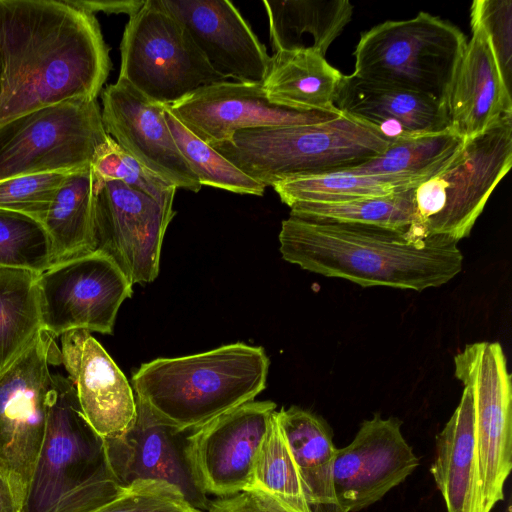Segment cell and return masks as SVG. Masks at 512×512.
<instances>
[{
  "instance_id": "cell-1",
  "label": "cell",
  "mask_w": 512,
  "mask_h": 512,
  "mask_svg": "<svg viewBox=\"0 0 512 512\" xmlns=\"http://www.w3.org/2000/svg\"><path fill=\"white\" fill-rule=\"evenodd\" d=\"M110 68L93 14L67 0H0V126L52 105L95 100Z\"/></svg>"
},
{
  "instance_id": "cell-2",
  "label": "cell",
  "mask_w": 512,
  "mask_h": 512,
  "mask_svg": "<svg viewBox=\"0 0 512 512\" xmlns=\"http://www.w3.org/2000/svg\"><path fill=\"white\" fill-rule=\"evenodd\" d=\"M279 243L287 262L362 287L421 292L449 282L463 267L455 240H413L406 232L363 224L289 216L282 221Z\"/></svg>"
},
{
  "instance_id": "cell-3",
  "label": "cell",
  "mask_w": 512,
  "mask_h": 512,
  "mask_svg": "<svg viewBox=\"0 0 512 512\" xmlns=\"http://www.w3.org/2000/svg\"><path fill=\"white\" fill-rule=\"evenodd\" d=\"M269 358L241 342L142 364L132 376L136 400L179 433L253 401L266 387Z\"/></svg>"
},
{
  "instance_id": "cell-4",
  "label": "cell",
  "mask_w": 512,
  "mask_h": 512,
  "mask_svg": "<svg viewBox=\"0 0 512 512\" xmlns=\"http://www.w3.org/2000/svg\"><path fill=\"white\" fill-rule=\"evenodd\" d=\"M122 489L68 378L52 376L43 442L22 512H93Z\"/></svg>"
},
{
  "instance_id": "cell-5",
  "label": "cell",
  "mask_w": 512,
  "mask_h": 512,
  "mask_svg": "<svg viewBox=\"0 0 512 512\" xmlns=\"http://www.w3.org/2000/svg\"><path fill=\"white\" fill-rule=\"evenodd\" d=\"M391 142L342 113L317 124L240 130L230 141L211 147L266 188L353 168L382 154Z\"/></svg>"
},
{
  "instance_id": "cell-6",
  "label": "cell",
  "mask_w": 512,
  "mask_h": 512,
  "mask_svg": "<svg viewBox=\"0 0 512 512\" xmlns=\"http://www.w3.org/2000/svg\"><path fill=\"white\" fill-rule=\"evenodd\" d=\"M512 166V118L464 140L435 174L414 189L413 240L469 236L491 193Z\"/></svg>"
},
{
  "instance_id": "cell-7",
  "label": "cell",
  "mask_w": 512,
  "mask_h": 512,
  "mask_svg": "<svg viewBox=\"0 0 512 512\" xmlns=\"http://www.w3.org/2000/svg\"><path fill=\"white\" fill-rule=\"evenodd\" d=\"M466 43L458 27L427 12L388 20L360 36L352 75L444 102Z\"/></svg>"
},
{
  "instance_id": "cell-8",
  "label": "cell",
  "mask_w": 512,
  "mask_h": 512,
  "mask_svg": "<svg viewBox=\"0 0 512 512\" xmlns=\"http://www.w3.org/2000/svg\"><path fill=\"white\" fill-rule=\"evenodd\" d=\"M119 77L149 100L169 106L197 89L225 81L185 28L162 6L146 0L124 29Z\"/></svg>"
},
{
  "instance_id": "cell-9",
  "label": "cell",
  "mask_w": 512,
  "mask_h": 512,
  "mask_svg": "<svg viewBox=\"0 0 512 512\" xmlns=\"http://www.w3.org/2000/svg\"><path fill=\"white\" fill-rule=\"evenodd\" d=\"M108 138L96 99L27 113L0 126V181L89 167Z\"/></svg>"
},
{
  "instance_id": "cell-10",
  "label": "cell",
  "mask_w": 512,
  "mask_h": 512,
  "mask_svg": "<svg viewBox=\"0 0 512 512\" xmlns=\"http://www.w3.org/2000/svg\"><path fill=\"white\" fill-rule=\"evenodd\" d=\"M132 283L101 250L53 263L37 276L41 325L54 338L71 330L112 334Z\"/></svg>"
},
{
  "instance_id": "cell-11",
  "label": "cell",
  "mask_w": 512,
  "mask_h": 512,
  "mask_svg": "<svg viewBox=\"0 0 512 512\" xmlns=\"http://www.w3.org/2000/svg\"><path fill=\"white\" fill-rule=\"evenodd\" d=\"M61 364L54 337L43 328L0 370V461L27 487L47 421L52 386L50 366Z\"/></svg>"
},
{
  "instance_id": "cell-12",
  "label": "cell",
  "mask_w": 512,
  "mask_h": 512,
  "mask_svg": "<svg viewBox=\"0 0 512 512\" xmlns=\"http://www.w3.org/2000/svg\"><path fill=\"white\" fill-rule=\"evenodd\" d=\"M455 376L474 397L475 443L484 512L504 499L512 468V384L498 342L467 345L454 357Z\"/></svg>"
},
{
  "instance_id": "cell-13",
  "label": "cell",
  "mask_w": 512,
  "mask_h": 512,
  "mask_svg": "<svg viewBox=\"0 0 512 512\" xmlns=\"http://www.w3.org/2000/svg\"><path fill=\"white\" fill-rule=\"evenodd\" d=\"M94 180L96 249L110 256L132 285L152 282L175 211L119 180L95 174Z\"/></svg>"
},
{
  "instance_id": "cell-14",
  "label": "cell",
  "mask_w": 512,
  "mask_h": 512,
  "mask_svg": "<svg viewBox=\"0 0 512 512\" xmlns=\"http://www.w3.org/2000/svg\"><path fill=\"white\" fill-rule=\"evenodd\" d=\"M276 404L250 401L188 431L183 454L196 488L227 497L249 488L258 449Z\"/></svg>"
},
{
  "instance_id": "cell-15",
  "label": "cell",
  "mask_w": 512,
  "mask_h": 512,
  "mask_svg": "<svg viewBox=\"0 0 512 512\" xmlns=\"http://www.w3.org/2000/svg\"><path fill=\"white\" fill-rule=\"evenodd\" d=\"M419 465L401 432V421L375 414L361 423L350 444L336 448L334 488L344 512H357L383 498Z\"/></svg>"
},
{
  "instance_id": "cell-16",
  "label": "cell",
  "mask_w": 512,
  "mask_h": 512,
  "mask_svg": "<svg viewBox=\"0 0 512 512\" xmlns=\"http://www.w3.org/2000/svg\"><path fill=\"white\" fill-rule=\"evenodd\" d=\"M166 108L210 146L230 141L240 130L317 124L342 114L281 107L268 100L262 84L228 80L203 86Z\"/></svg>"
},
{
  "instance_id": "cell-17",
  "label": "cell",
  "mask_w": 512,
  "mask_h": 512,
  "mask_svg": "<svg viewBox=\"0 0 512 512\" xmlns=\"http://www.w3.org/2000/svg\"><path fill=\"white\" fill-rule=\"evenodd\" d=\"M101 99L104 129L122 149L176 188L200 191L202 185L168 128L165 105L149 100L121 78L105 88Z\"/></svg>"
},
{
  "instance_id": "cell-18",
  "label": "cell",
  "mask_w": 512,
  "mask_h": 512,
  "mask_svg": "<svg viewBox=\"0 0 512 512\" xmlns=\"http://www.w3.org/2000/svg\"><path fill=\"white\" fill-rule=\"evenodd\" d=\"M185 28L211 68L224 79L262 84L270 56L227 0H160Z\"/></svg>"
},
{
  "instance_id": "cell-19",
  "label": "cell",
  "mask_w": 512,
  "mask_h": 512,
  "mask_svg": "<svg viewBox=\"0 0 512 512\" xmlns=\"http://www.w3.org/2000/svg\"><path fill=\"white\" fill-rule=\"evenodd\" d=\"M60 352L89 424L103 439L123 435L137 415L136 397L124 373L87 330L63 334Z\"/></svg>"
},
{
  "instance_id": "cell-20",
  "label": "cell",
  "mask_w": 512,
  "mask_h": 512,
  "mask_svg": "<svg viewBox=\"0 0 512 512\" xmlns=\"http://www.w3.org/2000/svg\"><path fill=\"white\" fill-rule=\"evenodd\" d=\"M133 425L121 436L105 438L108 467L120 486L136 480H162L177 486L196 508L211 503L194 485L183 454L186 432L157 421L139 401ZM188 432V431H187Z\"/></svg>"
},
{
  "instance_id": "cell-21",
  "label": "cell",
  "mask_w": 512,
  "mask_h": 512,
  "mask_svg": "<svg viewBox=\"0 0 512 512\" xmlns=\"http://www.w3.org/2000/svg\"><path fill=\"white\" fill-rule=\"evenodd\" d=\"M472 37L454 70L444 98L449 130L467 140L512 118V95L506 87L484 30L471 25Z\"/></svg>"
},
{
  "instance_id": "cell-22",
  "label": "cell",
  "mask_w": 512,
  "mask_h": 512,
  "mask_svg": "<svg viewBox=\"0 0 512 512\" xmlns=\"http://www.w3.org/2000/svg\"><path fill=\"white\" fill-rule=\"evenodd\" d=\"M334 106L392 141L449 130L442 100L364 81L352 74L342 76Z\"/></svg>"
},
{
  "instance_id": "cell-23",
  "label": "cell",
  "mask_w": 512,
  "mask_h": 512,
  "mask_svg": "<svg viewBox=\"0 0 512 512\" xmlns=\"http://www.w3.org/2000/svg\"><path fill=\"white\" fill-rule=\"evenodd\" d=\"M447 512H484L475 443V406L464 386L458 406L436 436L430 467Z\"/></svg>"
},
{
  "instance_id": "cell-24",
  "label": "cell",
  "mask_w": 512,
  "mask_h": 512,
  "mask_svg": "<svg viewBox=\"0 0 512 512\" xmlns=\"http://www.w3.org/2000/svg\"><path fill=\"white\" fill-rule=\"evenodd\" d=\"M277 417L296 462L310 512H344L334 488L336 447L330 426L321 416L298 406L282 408Z\"/></svg>"
},
{
  "instance_id": "cell-25",
  "label": "cell",
  "mask_w": 512,
  "mask_h": 512,
  "mask_svg": "<svg viewBox=\"0 0 512 512\" xmlns=\"http://www.w3.org/2000/svg\"><path fill=\"white\" fill-rule=\"evenodd\" d=\"M339 70L313 50L274 52L262 83L268 100L301 112H336Z\"/></svg>"
},
{
  "instance_id": "cell-26",
  "label": "cell",
  "mask_w": 512,
  "mask_h": 512,
  "mask_svg": "<svg viewBox=\"0 0 512 512\" xmlns=\"http://www.w3.org/2000/svg\"><path fill=\"white\" fill-rule=\"evenodd\" d=\"M274 52L308 49L325 54L351 21L348 0L263 1Z\"/></svg>"
},
{
  "instance_id": "cell-27",
  "label": "cell",
  "mask_w": 512,
  "mask_h": 512,
  "mask_svg": "<svg viewBox=\"0 0 512 512\" xmlns=\"http://www.w3.org/2000/svg\"><path fill=\"white\" fill-rule=\"evenodd\" d=\"M94 196L91 166L71 171L58 189L43 221L54 263L96 249Z\"/></svg>"
},
{
  "instance_id": "cell-28",
  "label": "cell",
  "mask_w": 512,
  "mask_h": 512,
  "mask_svg": "<svg viewBox=\"0 0 512 512\" xmlns=\"http://www.w3.org/2000/svg\"><path fill=\"white\" fill-rule=\"evenodd\" d=\"M463 143L464 140L450 130L397 139L379 156L347 170L419 185L438 172Z\"/></svg>"
},
{
  "instance_id": "cell-29",
  "label": "cell",
  "mask_w": 512,
  "mask_h": 512,
  "mask_svg": "<svg viewBox=\"0 0 512 512\" xmlns=\"http://www.w3.org/2000/svg\"><path fill=\"white\" fill-rule=\"evenodd\" d=\"M38 274L0 267V370L42 329Z\"/></svg>"
},
{
  "instance_id": "cell-30",
  "label": "cell",
  "mask_w": 512,
  "mask_h": 512,
  "mask_svg": "<svg viewBox=\"0 0 512 512\" xmlns=\"http://www.w3.org/2000/svg\"><path fill=\"white\" fill-rule=\"evenodd\" d=\"M416 187L386 196L343 202L295 203L290 206V216L313 221L363 224L407 232L415 221L414 189Z\"/></svg>"
},
{
  "instance_id": "cell-31",
  "label": "cell",
  "mask_w": 512,
  "mask_h": 512,
  "mask_svg": "<svg viewBox=\"0 0 512 512\" xmlns=\"http://www.w3.org/2000/svg\"><path fill=\"white\" fill-rule=\"evenodd\" d=\"M416 186L400 179L342 170L289 179L273 188L281 201L290 207L300 202H343L386 196Z\"/></svg>"
},
{
  "instance_id": "cell-32",
  "label": "cell",
  "mask_w": 512,
  "mask_h": 512,
  "mask_svg": "<svg viewBox=\"0 0 512 512\" xmlns=\"http://www.w3.org/2000/svg\"><path fill=\"white\" fill-rule=\"evenodd\" d=\"M248 489L268 494L290 512H310L301 478L277 410L255 457Z\"/></svg>"
},
{
  "instance_id": "cell-33",
  "label": "cell",
  "mask_w": 512,
  "mask_h": 512,
  "mask_svg": "<svg viewBox=\"0 0 512 512\" xmlns=\"http://www.w3.org/2000/svg\"><path fill=\"white\" fill-rule=\"evenodd\" d=\"M164 116L177 148L202 186L216 187L237 194H264L265 187L262 184L192 134L166 106Z\"/></svg>"
},
{
  "instance_id": "cell-34",
  "label": "cell",
  "mask_w": 512,
  "mask_h": 512,
  "mask_svg": "<svg viewBox=\"0 0 512 512\" xmlns=\"http://www.w3.org/2000/svg\"><path fill=\"white\" fill-rule=\"evenodd\" d=\"M53 263L52 244L43 223L0 209V267L40 274Z\"/></svg>"
},
{
  "instance_id": "cell-35",
  "label": "cell",
  "mask_w": 512,
  "mask_h": 512,
  "mask_svg": "<svg viewBox=\"0 0 512 512\" xmlns=\"http://www.w3.org/2000/svg\"><path fill=\"white\" fill-rule=\"evenodd\" d=\"M91 168L99 178L119 180L150 196L160 205L173 208L177 188L140 164L110 136L96 155Z\"/></svg>"
},
{
  "instance_id": "cell-36",
  "label": "cell",
  "mask_w": 512,
  "mask_h": 512,
  "mask_svg": "<svg viewBox=\"0 0 512 512\" xmlns=\"http://www.w3.org/2000/svg\"><path fill=\"white\" fill-rule=\"evenodd\" d=\"M70 172L28 174L0 181V209L25 214L43 223L58 189Z\"/></svg>"
},
{
  "instance_id": "cell-37",
  "label": "cell",
  "mask_w": 512,
  "mask_h": 512,
  "mask_svg": "<svg viewBox=\"0 0 512 512\" xmlns=\"http://www.w3.org/2000/svg\"><path fill=\"white\" fill-rule=\"evenodd\" d=\"M93 512H203L175 485L162 480H136L122 486L109 502Z\"/></svg>"
},
{
  "instance_id": "cell-38",
  "label": "cell",
  "mask_w": 512,
  "mask_h": 512,
  "mask_svg": "<svg viewBox=\"0 0 512 512\" xmlns=\"http://www.w3.org/2000/svg\"><path fill=\"white\" fill-rule=\"evenodd\" d=\"M470 24L481 27L489 37L502 79L511 91L512 1H473L470 9Z\"/></svg>"
},
{
  "instance_id": "cell-39",
  "label": "cell",
  "mask_w": 512,
  "mask_h": 512,
  "mask_svg": "<svg viewBox=\"0 0 512 512\" xmlns=\"http://www.w3.org/2000/svg\"><path fill=\"white\" fill-rule=\"evenodd\" d=\"M205 512H290L268 494L246 489L211 501Z\"/></svg>"
},
{
  "instance_id": "cell-40",
  "label": "cell",
  "mask_w": 512,
  "mask_h": 512,
  "mask_svg": "<svg viewBox=\"0 0 512 512\" xmlns=\"http://www.w3.org/2000/svg\"><path fill=\"white\" fill-rule=\"evenodd\" d=\"M72 6L93 14L95 12L124 13L129 17L134 16L146 3V0H67Z\"/></svg>"
},
{
  "instance_id": "cell-41",
  "label": "cell",
  "mask_w": 512,
  "mask_h": 512,
  "mask_svg": "<svg viewBox=\"0 0 512 512\" xmlns=\"http://www.w3.org/2000/svg\"><path fill=\"white\" fill-rule=\"evenodd\" d=\"M26 488L5 470H0V512H22Z\"/></svg>"
},
{
  "instance_id": "cell-42",
  "label": "cell",
  "mask_w": 512,
  "mask_h": 512,
  "mask_svg": "<svg viewBox=\"0 0 512 512\" xmlns=\"http://www.w3.org/2000/svg\"><path fill=\"white\" fill-rule=\"evenodd\" d=\"M2 469H3V466H2V463H1V461H0V470H2Z\"/></svg>"
}]
</instances>
